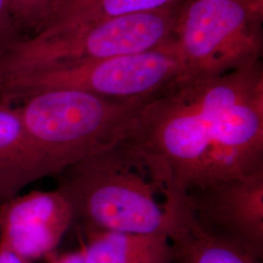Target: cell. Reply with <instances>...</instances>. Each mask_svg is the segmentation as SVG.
<instances>
[{
  "instance_id": "7a4b0ae2",
  "label": "cell",
  "mask_w": 263,
  "mask_h": 263,
  "mask_svg": "<svg viewBox=\"0 0 263 263\" xmlns=\"http://www.w3.org/2000/svg\"><path fill=\"white\" fill-rule=\"evenodd\" d=\"M149 96L114 100L79 91L52 90L20 102L21 117L41 179L58 177L92 154L115 145Z\"/></svg>"
},
{
  "instance_id": "5bb4252c",
  "label": "cell",
  "mask_w": 263,
  "mask_h": 263,
  "mask_svg": "<svg viewBox=\"0 0 263 263\" xmlns=\"http://www.w3.org/2000/svg\"><path fill=\"white\" fill-rule=\"evenodd\" d=\"M24 39L10 12L6 0H0V56Z\"/></svg>"
},
{
  "instance_id": "277c9868",
  "label": "cell",
  "mask_w": 263,
  "mask_h": 263,
  "mask_svg": "<svg viewBox=\"0 0 263 263\" xmlns=\"http://www.w3.org/2000/svg\"><path fill=\"white\" fill-rule=\"evenodd\" d=\"M183 1L88 25L54 27L25 38L0 56V78L159 47L174 38Z\"/></svg>"
},
{
  "instance_id": "6da1fadb",
  "label": "cell",
  "mask_w": 263,
  "mask_h": 263,
  "mask_svg": "<svg viewBox=\"0 0 263 263\" xmlns=\"http://www.w3.org/2000/svg\"><path fill=\"white\" fill-rule=\"evenodd\" d=\"M116 146L165 200L263 169L261 62L177 77L148 97Z\"/></svg>"
},
{
  "instance_id": "8fae6325",
  "label": "cell",
  "mask_w": 263,
  "mask_h": 263,
  "mask_svg": "<svg viewBox=\"0 0 263 263\" xmlns=\"http://www.w3.org/2000/svg\"><path fill=\"white\" fill-rule=\"evenodd\" d=\"M84 263H172L173 247L165 234L84 230Z\"/></svg>"
},
{
  "instance_id": "7c38bea8",
  "label": "cell",
  "mask_w": 263,
  "mask_h": 263,
  "mask_svg": "<svg viewBox=\"0 0 263 263\" xmlns=\"http://www.w3.org/2000/svg\"><path fill=\"white\" fill-rule=\"evenodd\" d=\"M182 0H80L59 26H78L171 7ZM54 28V27H53Z\"/></svg>"
},
{
  "instance_id": "8992f818",
  "label": "cell",
  "mask_w": 263,
  "mask_h": 263,
  "mask_svg": "<svg viewBox=\"0 0 263 263\" xmlns=\"http://www.w3.org/2000/svg\"><path fill=\"white\" fill-rule=\"evenodd\" d=\"M263 0H184L174 39L185 73L221 74L260 61Z\"/></svg>"
},
{
  "instance_id": "5b68a950",
  "label": "cell",
  "mask_w": 263,
  "mask_h": 263,
  "mask_svg": "<svg viewBox=\"0 0 263 263\" xmlns=\"http://www.w3.org/2000/svg\"><path fill=\"white\" fill-rule=\"evenodd\" d=\"M175 39L141 53L0 78V98L16 104L31 95L72 90L114 100L146 97L185 73Z\"/></svg>"
},
{
  "instance_id": "ba28073f",
  "label": "cell",
  "mask_w": 263,
  "mask_h": 263,
  "mask_svg": "<svg viewBox=\"0 0 263 263\" xmlns=\"http://www.w3.org/2000/svg\"><path fill=\"white\" fill-rule=\"evenodd\" d=\"M74 220L69 201L58 188L30 191L0 205V243L26 263L51 254Z\"/></svg>"
},
{
  "instance_id": "2e32d148",
  "label": "cell",
  "mask_w": 263,
  "mask_h": 263,
  "mask_svg": "<svg viewBox=\"0 0 263 263\" xmlns=\"http://www.w3.org/2000/svg\"><path fill=\"white\" fill-rule=\"evenodd\" d=\"M0 263H26L6 246L0 243Z\"/></svg>"
},
{
  "instance_id": "30bf717a",
  "label": "cell",
  "mask_w": 263,
  "mask_h": 263,
  "mask_svg": "<svg viewBox=\"0 0 263 263\" xmlns=\"http://www.w3.org/2000/svg\"><path fill=\"white\" fill-rule=\"evenodd\" d=\"M39 179L19 105L0 98V205Z\"/></svg>"
},
{
  "instance_id": "9c48e42d",
  "label": "cell",
  "mask_w": 263,
  "mask_h": 263,
  "mask_svg": "<svg viewBox=\"0 0 263 263\" xmlns=\"http://www.w3.org/2000/svg\"><path fill=\"white\" fill-rule=\"evenodd\" d=\"M172 263H262L233 240L202 224L185 198L165 201Z\"/></svg>"
},
{
  "instance_id": "4fadbf2b",
  "label": "cell",
  "mask_w": 263,
  "mask_h": 263,
  "mask_svg": "<svg viewBox=\"0 0 263 263\" xmlns=\"http://www.w3.org/2000/svg\"><path fill=\"white\" fill-rule=\"evenodd\" d=\"M25 38L38 35L66 18L80 0H6Z\"/></svg>"
},
{
  "instance_id": "3957f363",
  "label": "cell",
  "mask_w": 263,
  "mask_h": 263,
  "mask_svg": "<svg viewBox=\"0 0 263 263\" xmlns=\"http://www.w3.org/2000/svg\"><path fill=\"white\" fill-rule=\"evenodd\" d=\"M58 189L84 230L168 236L169 220L157 190L115 145L65 170Z\"/></svg>"
},
{
  "instance_id": "9a60e30c",
  "label": "cell",
  "mask_w": 263,
  "mask_h": 263,
  "mask_svg": "<svg viewBox=\"0 0 263 263\" xmlns=\"http://www.w3.org/2000/svg\"><path fill=\"white\" fill-rule=\"evenodd\" d=\"M48 263H84L80 250L54 256Z\"/></svg>"
},
{
  "instance_id": "52a82bcc",
  "label": "cell",
  "mask_w": 263,
  "mask_h": 263,
  "mask_svg": "<svg viewBox=\"0 0 263 263\" xmlns=\"http://www.w3.org/2000/svg\"><path fill=\"white\" fill-rule=\"evenodd\" d=\"M198 220L263 258V169L184 196Z\"/></svg>"
}]
</instances>
